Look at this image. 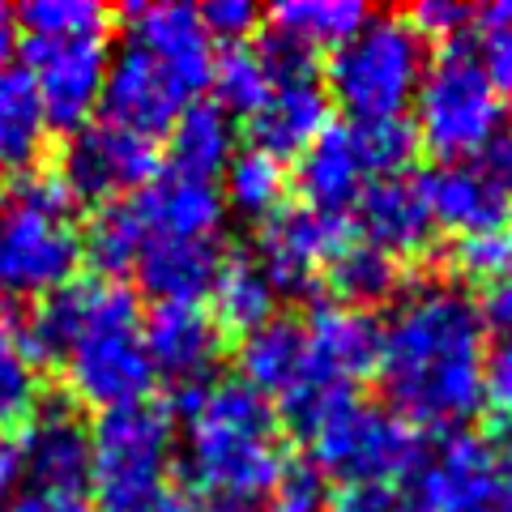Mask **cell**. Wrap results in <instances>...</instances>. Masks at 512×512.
Masks as SVG:
<instances>
[{
	"label": "cell",
	"mask_w": 512,
	"mask_h": 512,
	"mask_svg": "<svg viewBox=\"0 0 512 512\" xmlns=\"http://www.w3.org/2000/svg\"><path fill=\"white\" fill-rule=\"evenodd\" d=\"M487 320L457 282H414L380 325L376 376L410 427L457 431L483 406Z\"/></svg>",
	"instance_id": "cell-1"
},
{
	"label": "cell",
	"mask_w": 512,
	"mask_h": 512,
	"mask_svg": "<svg viewBox=\"0 0 512 512\" xmlns=\"http://www.w3.org/2000/svg\"><path fill=\"white\" fill-rule=\"evenodd\" d=\"M22 333L30 359L60 363L64 384L82 406L120 410L146 402L154 372L141 342V308L124 282H69L35 299Z\"/></svg>",
	"instance_id": "cell-2"
},
{
	"label": "cell",
	"mask_w": 512,
	"mask_h": 512,
	"mask_svg": "<svg viewBox=\"0 0 512 512\" xmlns=\"http://www.w3.org/2000/svg\"><path fill=\"white\" fill-rule=\"evenodd\" d=\"M184 410V470L205 504H265L291 466L278 440L274 402L239 376L175 397Z\"/></svg>",
	"instance_id": "cell-3"
},
{
	"label": "cell",
	"mask_w": 512,
	"mask_h": 512,
	"mask_svg": "<svg viewBox=\"0 0 512 512\" xmlns=\"http://www.w3.org/2000/svg\"><path fill=\"white\" fill-rule=\"evenodd\" d=\"M73 205V192L56 171L22 175L13 197L0 205V295L43 299L73 282L82 265Z\"/></svg>",
	"instance_id": "cell-4"
},
{
	"label": "cell",
	"mask_w": 512,
	"mask_h": 512,
	"mask_svg": "<svg viewBox=\"0 0 512 512\" xmlns=\"http://www.w3.org/2000/svg\"><path fill=\"white\" fill-rule=\"evenodd\" d=\"M427 69V39L402 13H367L363 26L329 52L325 94L350 120L402 116Z\"/></svg>",
	"instance_id": "cell-5"
},
{
	"label": "cell",
	"mask_w": 512,
	"mask_h": 512,
	"mask_svg": "<svg viewBox=\"0 0 512 512\" xmlns=\"http://www.w3.org/2000/svg\"><path fill=\"white\" fill-rule=\"evenodd\" d=\"M299 440L308 444L312 466L346 487H389L419 470L427 453L419 427H410L389 406L363 402L359 393L329 402L299 431Z\"/></svg>",
	"instance_id": "cell-6"
},
{
	"label": "cell",
	"mask_w": 512,
	"mask_h": 512,
	"mask_svg": "<svg viewBox=\"0 0 512 512\" xmlns=\"http://www.w3.org/2000/svg\"><path fill=\"white\" fill-rule=\"evenodd\" d=\"M175 457V410L133 402L103 410L90 427V491L99 512H141L167 487Z\"/></svg>",
	"instance_id": "cell-7"
},
{
	"label": "cell",
	"mask_w": 512,
	"mask_h": 512,
	"mask_svg": "<svg viewBox=\"0 0 512 512\" xmlns=\"http://www.w3.org/2000/svg\"><path fill=\"white\" fill-rule=\"evenodd\" d=\"M500 124L504 99L491 86L478 47L461 39L427 56L419 94H414V133L431 154H440L444 163L474 158Z\"/></svg>",
	"instance_id": "cell-8"
},
{
	"label": "cell",
	"mask_w": 512,
	"mask_h": 512,
	"mask_svg": "<svg viewBox=\"0 0 512 512\" xmlns=\"http://www.w3.org/2000/svg\"><path fill=\"white\" fill-rule=\"evenodd\" d=\"M419 512H512V423L448 431L414 470Z\"/></svg>",
	"instance_id": "cell-9"
},
{
	"label": "cell",
	"mask_w": 512,
	"mask_h": 512,
	"mask_svg": "<svg viewBox=\"0 0 512 512\" xmlns=\"http://www.w3.org/2000/svg\"><path fill=\"white\" fill-rule=\"evenodd\" d=\"M154 175H158L154 141L128 133V128L111 120H90L73 128L56 167V180L73 192V201H99V205L146 188Z\"/></svg>",
	"instance_id": "cell-10"
},
{
	"label": "cell",
	"mask_w": 512,
	"mask_h": 512,
	"mask_svg": "<svg viewBox=\"0 0 512 512\" xmlns=\"http://www.w3.org/2000/svg\"><path fill=\"white\" fill-rule=\"evenodd\" d=\"M26 73L39 90L47 124L60 133L90 124V111L103 99L111 47L107 35L90 39H22Z\"/></svg>",
	"instance_id": "cell-11"
},
{
	"label": "cell",
	"mask_w": 512,
	"mask_h": 512,
	"mask_svg": "<svg viewBox=\"0 0 512 512\" xmlns=\"http://www.w3.org/2000/svg\"><path fill=\"white\" fill-rule=\"evenodd\" d=\"M346 244L342 218H325L308 205H282L274 218L256 227V256L261 274L278 295H308L325 278L333 252Z\"/></svg>",
	"instance_id": "cell-12"
},
{
	"label": "cell",
	"mask_w": 512,
	"mask_h": 512,
	"mask_svg": "<svg viewBox=\"0 0 512 512\" xmlns=\"http://www.w3.org/2000/svg\"><path fill=\"white\" fill-rule=\"evenodd\" d=\"M188 99H192V90L163 60L124 39V47L107 64V82H103L99 103H103V120L154 141L158 133H167V128L180 120Z\"/></svg>",
	"instance_id": "cell-13"
},
{
	"label": "cell",
	"mask_w": 512,
	"mask_h": 512,
	"mask_svg": "<svg viewBox=\"0 0 512 512\" xmlns=\"http://www.w3.org/2000/svg\"><path fill=\"white\" fill-rule=\"evenodd\" d=\"M141 342L154 380L163 376L175 397L205 389L222 355V329L201 303H154L141 320Z\"/></svg>",
	"instance_id": "cell-14"
},
{
	"label": "cell",
	"mask_w": 512,
	"mask_h": 512,
	"mask_svg": "<svg viewBox=\"0 0 512 512\" xmlns=\"http://www.w3.org/2000/svg\"><path fill=\"white\" fill-rule=\"evenodd\" d=\"M299 325H303V342H308V380L303 384L355 389L363 376L376 372L380 320L372 312L325 299V303H312L308 320H299Z\"/></svg>",
	"instance_id": "cell-15"
},
{
	"label": "cell",
	"mask_w": 512,
	"mask_h": 512,
	"mask_svg": "<svg viewBox=\"0 0 512 512\" xmlns=\"http://www.w3.org/2000/svg\"><path fill=\"white\" fill-rule=\"evenodd\" d=\"M26 491L86 495L90 487V427L64 402L35 406L18 436Z\"/></svg>",
	"instance_id": "cell-16"
},
{
	"label": "cell",
	"mask_w": 512,
	"mask_h": 512,
	"mask_svg": "<svg viewBox=\"0 0 512 512\" xmlns=\"http://www.w3.org/2000/svg\"><path fill=\"white\" fill-rule=\"evenodd\" d=\"M124 22H128L124 39L163 60L192 94L210 86L214 39L205 35L201 13L192 5H133L124 13Z\"/></svg>",
	"instance_id": "cell-17"
},
{
	"label": "cell",
	"mask_w": 512,
	"mask_h": 512,
	"mask_svg": "<svg viewBox=\"0 0 512 512\" xmlns=\"http://www.w3.org/2000/svg\"><path fill=\"white\" fill-rule=\"evenodd\" d=\"M128 205H133L146 239L218 235L222 214H227L214 180H192V175H175V171H158L146 188H137L133 197H128Z\"/></svg>",
	"instance_id": "cell-18"
},
{
	"label": "cell",
	"mask_w": 512,
	"mask_h": 512,
	"mask_svg": "<svg viewBox=\"0 0 512 512\" xmlns=\"http://www.w3.org/2000/svg\"><path fill=\"white\" fill-rule=\"evenodd\" d=\"M222 261H227V248H222L218 235L205 239H146V248L137 256V286L146 295H154V303H201L214 291V278Z\"/></svg>",
	"instance_id": "cell-19"
},
{
	"label": "cell",
	"mask_w": 512,
	"mask_h": 512,
	"mask_svg": "<svg viewBox=\"0 0 512 512\" xmlns=\"http://www.w3.org/2000/svg\"><path fill=\"white\" fill-rule=\"evenodd\" d=\"M359 214V231L372 248L397 256H419L431 248V235H436V222H431L427 197L419 180L410 175H389V180L367 184V192L355 205Z\"/></svg>",
	"instance_id": "cell-20"
},
{
	"label": "cell",
	"mask_w": 512,
	"mask_h": 512,
	"mask_svg": "<svg viewBox=\"0 0 512 512\" xmlns=\"http://www.w3.org/2000/svg\"><path fill=\"white\" fill-rule=\"evenodd\" d=\"M367 184H372V175H367L346 124H329L325 133L299 154L295 188H299L303 205L325 218H342L346 210H355Z\"/></svg>",
	"instance_id": "cell-21"
},
{
	"label": "cell",
	"mask_w": 512,
	"mask_h": 512,
	"mask_svg": "<svg viewBox=\"0 0 512 512\" xmlns=\"http://www.w3.org/2000/svg\"><path fill=\"white\" fill-rule=\"evenodd\" d=\"M423 197L436 227H448L457 235H478V231H500L512 205L495 192V184L483 175V167L474 158L461 163H440L436 171H427L423 180Z\"/></svg>",
	"instance_id": "cell-22"
},
{
	"label": "cell",
	"mask_w": 512,
	"mask_h": 512,
	"mask_svg": "<svg viewBox=\"0 0 512 512\" xmlns=\"http://www.w3.org/2000/svg\"><path fill=\"white\" fill-rule=\"evenodd\" d=\"M325 128H329V94L316 77H308V82H278L269 90V99L248 116L252 150L274 154L278 163L286 154H303Z\"/></svg>",
	"instance_id": "cell-23"
},
{
	"label": "cell",
	"mask_w": 512,
	"mask_h": 512,
	"mask_svg": "<svg viewBox=\"0 0 512 512\" xmlns=\"http://www.w3.org/2000/svg\"><path fill=\"white\" fill-rule=\"evenodd\" d=\"M239 380L261 397H286L308 380V342L303 325L291 316H274L261 329L239 338Z\"/></svg>",
	"instance_id": "cell-24"
},
{
	"label": "cell",
	"mask_w": 512,
	"mask_h": 512,
	"mask_svg": "<svg viewBox=\"0 0 512 512\" xmlns=\"http://www.w3.org/2000/svg\"><path fill=\"white\" fill-rule=\"evenodd\" d=\"M171 163L167 171L192 175V180H214L235 158V124L218 103H188L171 128Z\"/></svg>",
	"instance_id": "cell-25"
},
{
	"label": "cell",
	"mask_w": 512,
	"mask_h": 512,
	"mask_svg": "<svg viewBox=\"0 0 512 512\" xmlns=\"http://www.w3.org/2000/svg\"><path fill=\"white\" fill-rule=\"evenodd\" d=\"M47 111L26 69H0V167L30 171L47 141Z\"/></svg>",
	"instance_id": "cell-26"
},
{
	"label": "cell",
	"mask_w": 512,
	"mask_h": 512,
	"mask_svg": "<svg viewBox=\"0 0 512 512\" xmlns=\"http://www.w3.org/2000/svg\"><path fill=\"white\" fill-rule=\"evenodd\" d=\"M210 299H214L210 308L214 325L239 333V338L278 316V291L269 286V278L261 274V265L252 256H227L222 261Z\"/></svg>",
	"instance_id": "cell-27"
},
{
	"label": "cell",
	"mask_w": 512,
	"mask_h": 512,
	"mask_svg": "<svg viewBox=\"0 0 512 512\" xmlns=\"http://www.w3.org/2000/svg\"><path fill=\"white\" fill-rule=\"evenodd\" d=\"M325 282L333 286L338 303L367 312L402 291V265H397L389 252L372 248L367 239H346V244L333 252Z\"/></svg>",
	"instance_id": "cell-28"
},
{
	"label": "cell",
	"mask_w": 512,
	"mask_h": 512,
	"mask_svg": "<svg viewBox=\"0 0 512 512\" xmlns=\"http://www.w3.org/2000/svg\"><path fill=\"white\" fill-rule=\"evenodd\" d=\"M286 188H291V175L278 163L274 154L261 150H239L227 171H222V205L235 210L239 218H252L261 227L265 218H274L286 205Z\"/></svg>",
	"instance_id": "cell-29"
},
{
	"label": "cell",
	"mask_w": 512,
	"mask_h": 512,
	"mask_svg": "<svg viewBox=\"0 0 512 512\" xmlns=\"http://www.w3.org/2000/svg\"><path fill=\"white\" fill-rule=\"evenodd\" d=\"M141 248H146V231H141V222L128 201L99 205L90 227L82 231V261H90L94 274H103L107 282L128 274V269L137 265Z\"/></svg>",
	"instance_id": "cell-30"
},
{
	"label": "cell",
	"mask_w": 512,
	"mask_h": 512,
	"mask_svg": "<svg viewBox=\"0 0 512 512\" xmlns=\"http://www.w3.org/2000/svg\"><path fill=\"white\" fill-rule=\"evenodd\" d=\"M363 18L367 9L359 0H286V5L269 13V26L320 52V47L346 43L363 26Z\"/></svg>",
	"instance_id": "cell-31"
},
{
	"label": "cell",
	"mask_w": 512,
	"mask_h": 512,
	"mask_svg": "<svg viewBox=\"0 0 512 512\" xmlns=\"http://www.w3.org/2000/svg\"><path fill=\"white\" fill-rule=\"evenodd\" d=\"M210 86L218 94L214 103L227 111V116H252V111L269 99V90H274L265 60L252 43H231V47H222V52H214Z\"/></svg>",
	"instance_id": "cell-32"
},
{
	"label": "cell",
	"mask_w": 512,
	"mask_h": 512,
	"mask_svg": "<svg viewBox=\"0 0 512 512\" xmlns=\"http://www.w3.org/2000/svg\"><path fill=\"white\" fill-rule=\"evenodd\" d=\"M39 406V363L22 346L13 320L0 316V431L26 423Z\"/></svg>",
	"instance_id": "cell-33"
},
{
	"label": "cell",
	"mask_w": 512,
	"mask_h": 512,
	"mask_svg": "<svg viewBox=\"0 0 512 512\" xmlns=\"http://www.w3.org/2000/svg\"><path fill=\"white\" fill-rule=\"evenodd\" d=\"M350 137H355V150L363 158L367 175L376 180H389V175H402L410 167L414 150H419V133L406 116H384V120H350Z\"/></svg>",
	"instance_id": "cell-34"
},
{
	"label": "cell",
	"mask_w": 512,
	"mask_h": 512,
	"mask_svg": "<svg viewBox=\"0 0 512 512\" xmlns=\"http://www.w3.org/2000/svg\"><path fill=\"white\" fill-rule=\"evenodd\" d=\"M13 18L22 39H90L107 30V9L94 0H30Z\"/></svg>",
	"instance_id": "cell-35"
},
{
	"label": "cell",
	"mask_w": 512,
	"mask_h": 512,
	"mask_svg": "<svg viewBox=\"0 0 512 512\" xmlns=\"http://www.w3.org/2000/svg\"><path fill=\"white\" fill-rule=\"evenodd\" d=\"M453 269L457 278L491 286L512 269V235L500 231H478V235H457L453 239Z\"/></svg>",
	"instance_id": "cell-36"
},
{
	"label": "cell",
	"mask_w": 512,
	"mask_h": 512,
	"mask_svg": "<svg viewBox=\"0 0 512 512\" xmlns=\"http://www.w3.org/2000/svg\"><path fill=\"white\" fill-rule=\"evenodd\" d=\"M478 30H483V64L491 86L500 90V99H512V0L491 9H478Z\"/></svg>",
	"instance_id": "cell-37"
},
{
	"label": "cell",
	"mask_w": 512,
	"mask_h": 512,
	"mask_svg": "<svg viewBox=\"0 0 512 512\" xmlns=\"http://www.w3.org/2000/svg\"><path fill=\"white\" fill-rule=\"evenodd\" d=\"M329 478L316 466H286L282 478L274 483V491L265 495L261 512H329Z\"/></svg>",
	"instance_id": "cell-38"
},
{
	"label": "cell",
	"mask_w": 512,
	"mask_h": 512,
	"mask_svg": "<svg viewBox=\"0 0 512 512\" xmlns=\"http://www.w3.org/2000/svg\"><path fill=\"white\" fill-rule=\"evenodd\" d=\"M414 30H419L423 39H444V43H461L466 39V30L478 22V9L470 5H457V0H427L410 13Z\"/></svg>",
	"instance_id": "cell-39"
},
{
	"label": "cell",
	"mask_w": 512,
	"mask_h": 512,
	"mask_svg": "<svg viewBox=\"0 0 512 512\" xmlns=\"http://www.w3.org/2000/svg\"><path fill=\"white\" fill-rule=\"evenodd\" d=\"M483 402H491V410L500 414L504 423H512V329L500 333L487 346L483 359Z\"/></svg>",
	"instance_id": "cell-40"
},
{
	"label": "cell",
	"mask_w": 512,
	"mask_h": 512,
	"mask_svg": "<svg viewBox=\"0 0 512 512\" xmlns=\"http://www.w3.org/2000/svg\"><path fill=\"white\" fill-rule=\"evenodd\" d=\"M197 13H201L205 35H210V39H227V47L244 43L256 30V22H261V9H256L252 0H210V5L197 9Z\"/></svg>",
	"instance_id": "cell-41"
},
{
	"label": "cell",
	"mask_w": 512,
	"mask_h": 512,
	"mask_svg": "<svg viewBox=\"0 0 512 512\" xmlns=\"http://www.w3.org/2000/svg\"><path fill=\"white\" fill-rule=\"evenodd\" d=\"M474 163L483 167V175L495 184V192H500V197L512 205V124L495 128L487 146L474 154Z\"/></svg>",
	"instance_id": "cell-42"
},
{
	"label": "cell",
	"mask_w": 512,
	"mask_h": 512,
	"mask_svg": "<svg viewBox=\"0 0 512 512\" xmlns=\"http://www.w3.org/2000/svg\"><path fill=\"white\" fill-rule=\"evenodd\" d=\"M0 512H90L86 495H60V491H13Z\"/></svg>",
	"instance_id": "cell-43"
},
{
	"label": "cell",
	"mask_w": 512,
	"mask_h": 512,
	"mask_svg": "<svg viewBox=\"0 0 512 512\" xmlns=\"http://www.w3.org/2000/svg\"><path fill=\"white\" fill-rule=\"evenodd\" d=\"M397 495L389 487H346L329 500V512H397Z\"/></svg>",
	"instance_id": "cell-44"
},
{
	"label": "cell",
	"mask_w": 512,
	"mask_h": 512,
	"mask_svg": "<svg viewBox=\"0 0 512 512\" xmlns=\"http://www.w3.org/2000/svg\"><path fill=\"white\" fill-rule=\"evenodd\" d=\"M483 320H491V325H500L504 333L512 329V269L504 278H495L491 286H487V295H483Z\"/></svg>",
	"instance_id": "cell-45"
},
{
	"label": "cell",
	"mask_w": 512,
	"mask_h": 512,
	"mask_svg": "<svg viewBox=\"0 0 512 512\" xmlns=\"http://www.w3.org/2000/svg\"><path fill=\"white\" fill-rule=\"evenodd\" d=\"M22 483V457H18V436L0 431V495H13Z\"/></svg>",
	"instance_id": "cell-46"
},
{
	"label": "cell",
	"mask_w": 512,
	"mask_h": 512,
	"mask_svg": "<svg viewBox=\"0 0 512 512\" xmlns=\"http://www.w3.org/2000/svg\"><path fill=\"white\" fill-rule=\"evenodd\" d=\"M141 512H201V500L184 487H163Z\"/></svg>",
	"instance_id": "cell-47"
},
{
	"label": "cell",
	"mask_w": 512,
	"mask_h": 512,
	"mask_svg": "<svg viewBox=\"0 0 512 512\" xmlns=\"http://www.w3.org/2000/svg\"><path fill=\"white\" fill-rule=\"evenodd\" d=\"M18 43H22L18 18H13V9L0 5V69H9V56L18 52Z\"/></svg>",
	"instance_id": "cell-48"
},
{
	"label": "cell",
	"mask_w": 512,
	"mask_h": 512,
	"mask_svg": "<svg viewBox=\"0 0 512 512\" xmlns=\"http://www.w3.org/2000/svg\"><path fill=\"white\" fill-rule=\"evenodd\" d=\"M397 512H419V508H406V504H402V508H397Z\"/></svg>",
	"instance_id": "cell-49"
},
{
	"label": "cell",
	"mask_w": 512,
	"mask_h": 512,
	"mask_svg": "<svg viewBox=\"0 0 512 512\" xmlns=\"http://www.w3.org/2000/svg\"><path fill=\"white\" fill-rule=\"evenodd\" d=\"M0 205H5V192H0Z\"/></svg>",
	"instance_id": "cell-50"
},
{
	"label": "cell",
	"mask_w": 512,
	"mask_h": 512,
	"mask_svg": "<svg viewBox=\"0 0 512 512\" xmlns=\"http://www.w3.org/2000/svg\"><path fill=\"white\" fill-rule=\"evenodd\" d=\"M508 235H512V231H508Z\"/></svg>",
	"instance_id": "cell-51"
}]
</instances>
